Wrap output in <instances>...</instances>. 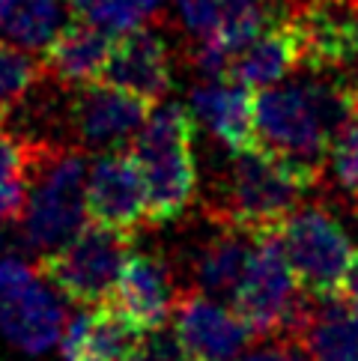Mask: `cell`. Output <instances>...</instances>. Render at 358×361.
<instances>
[{"mask_svg": "<svg viewBox=\"0 0 358 361\" xmlns=\"http://www.w3.org/2000/svg\"><path fill=\"white\" fill-rule=\"evenodd\" d=\"M350 99H352V114H355V120H358V75L350 81Z\"/></svg>", "mask_w": 358, "mask_h": 361, "instance_id": "1f68e13d", "label": "cell"}, {"mask_svg": "<svg viewBox=\"0 0 358 361\" xmlns=\"http://www.w3.org/2000/svg\"><path fill=\"white\" fill-rule=\"evenodd\" d=\"M24 203H27V179L0 185V227L16 224L24 212Z\"/></svg>", "mask_w": 358, "mask_h": 361, "instance_id": "f1b7e54d", "label": "cell"}, {"mask_svg": "<svg viewBox=\"0 0 358 361\" xmlns=\"http://www.w3.org/2000/svg\"><path fill=\"white\" fill-rule=\"evenodd\" d=\"M42 75L45 69L33 57V51L0 39V123H6L12 114L24 108V102L39 87Z\"/></svg>", "mask_w": 358, "mask_h": 361, "instance_id": "603a6c76", "label": "cell"}, {"mask_svg": "<svg viewBox=\"0 0 358 361\" xmlns=\"http://www.w3.org/2000/svg\"><path fill=\"white\" fill-rule=\"evenodd\" d=\"M161 4L164 0H96L84 16L105 33L120 36L140 27Z\"/></svg>", "mask_w": 358, "mask_h": 361, "instance_id": "d4e9b609", "label": "cell"}, {"mask_svg": "<svg viewBox=\"0 0 358 361\" xmlns=\"http://www.w3.org/2000/svg\"><path fill=\"white\" fill-rule=\"evenodd\" d=\"M66 311L60 293L42 278L39 266L18 251L0 254V334L21 353H48L57 346Z\"/></svg>", "mask_w": 358, "mask_h": 361, "instance_id": "8992f818", "label": "cell"}, {"mask_svg": "<svg viewBox=\"0 0 358 361\" xmlns=\"http://www.w3.org/2000/svg\"><path fill=\"white\" fill-rule=\"evenodd\" d=\"M42 147L45 144H36V140H27L0 126V185L30 179V167Z\"/></svg>", "mask_w": 358, "mask_h": 361, "instance_id": "484cf974", "label": "cell"}, {"mask_svg": "<svg viewBox=\"0 0 358 361\" xmlns=\"http://www.w3.org/2000/svg\"><path fill=\"white\" fill-rule=\"evenodd\" d=\"M176 18L195 42L236 51L268 21L263 0H176Z\"/></svg>", "mask_w": 358, "mask_h": 361, "instance_id": "ac0fdd59", "label": "cell"}, {"mask_svg": "<svg viewBox=\"0 0 358 361\" xmlns=\"http://www.w3.org/2000/svg\"><path fill=\"white\" fill-rule=\"evenodd\" d=\"M87 221L132 236L147 221V188L129 149H105L87 164Z\"/></svg>", "mask_w": 358, "mask_h": 361, "instance_id": "9c48e42d", "label": "cell"}, {"mask_svg": "<svg viewBox=\"0 0 358 361\" xmlns=\"http://www.w3.org/2000/svg\"><path fill=\"white\" fill-rule=\"evenodd\" d=\"M63 24V0H0V39L24 51H42Z\"/></svg>", "mask_w": 358, "mask_h": 361, "instance_id": "7402d4cb", "label": "cell"}, {"mask_svg": "<svg viewBox=\"0 0 358 361\" xmlns=\"http://www.w3.org/2000/svg\"><path fill=\"white\" fill-rule=\"evenodd\" d=\"M335 295H338L343 305H350L352 311H358V251H352L350 266H347V272H343L340 287H338Z\"/></svg>", "mask_w": 358, "mask_h": 361, "instance_id": "f546056e", "label": "cell"}, {"mask_svg": "<svg viewBox=\"0 0 358 361\" xmlns=\"http://www.w3.org/2000/svg\"><path fill=\"white\" fill-rule=\"evenodd\" d=\"M188 114L227 152L257 147L254 137V90L230 78H203L188 96Z\"/></svg>", "mask_w": 358, "mask_h": 361, "instance_id": "9a60e30c", "label": "cell"}, {"mask_svg": "<svg viewBox=\"0 0 358 361\" xmlns=\"http://www.w3.org/2000/svg\"><path fill=\"white\" fill-rule=\"evenodd\" d=\"M140 334L111 302H101L66 317L57 343L63 361H129Z\"/></svg>", "mask_w": 358, "mask_h": 361, "instance_id": "e0dca14e", "label": "cell"}, {"mask_svg": "<svg viewBox=\"0 0 358 361\" xmlns=\"http://www.w3.org/2000/svg\"><path fill=\"white\" fill-rule=\"evenodd\" d=\"M87 159L66 144H45L30 167L27 203L18 218L24 248L48 254L87 224L84 206Z\"/></svg>", "mask_w": 358, "mask_h": 361, "instance_id": "277c9868", "label": "cell"}, {"mask_svg": "<svg viewBox=\"0 0 358 361\" xmlns=\"http://www.w3.org/2000/svg\"><path fill=\"white\" fill-rule=\"evenodd\" d=\"M125 254L129 236L87 221L60 248L39 257V272L66 302L90 307L111 299Z\"/></svg>", "mask_w": 358, "mask_h": 361, "instance_id": "ba28073f", "label": "cell"}, {"mask_svg": "<svg viewBox=\"0 0 358 361\" xmlns=\"http://www.w3.org/2000/svg\"><path fill=\"white\" fill-rule=\"evenodd\" d=\"M179 295H183V290H179L173 269L164 257L129 248L108 302L137 331H149L168 326Z\"/></svg>", "mask_w": 358, "mask_h": 361, "instance_id": "4fadbf2b", "label": "cell"}, {"mask_svg": "<svg viewBox=\"0 0 358 361\" xmlns=\"http://www.w3.org/2000/svg\"><path fill=\"white\" fill-rule=\"evenodd\" d=\"M314 188L316 183L311 176L260 147L227 152L212 183L209 218L218 227H233L251 236L275 233Z\"/></svg>", "mask_w": 358, "mask_h": 361, "instance_id": "7a4b0ae2", "label": "cell"}, {"mask_svg": "<svg viewBox=\"0 0 358 361\" xmlns=\"http://www.w3.org/2000/svg\"><path fill=\"white\" fill-rule=\"evenodd\" d=\"M314 295H308L292 269L287 263L284 251L278 245L275 233L254 236L245 272L230 293L227 305L239 314V319L248 326L254 338L278 341V338H296L304 317L311 311Z\"/></svg>", "mask_w": 358, "mask_h": 361, "instance_id": "5b68a950", "label": "cell"}, {"mask_svg": "<svg viewBox=\"0 0 358 361\" xmlns=\"http://www.w3.org/2000/svg\"><path fill=\"white\" fill-rule=\"evenodd\" d=\"M239 361H311V358L302 350L299 341L278 338V341H268V343L257 346V350H248Z\"/></svg>", "mask_w": 358, "mask_h": 361, "instance_id": "83f0119b", "label": "cell"}, {"mask_svg": "<svg viewBox=\"0 0 358 361\" xmlns=\"http://www.w3.org/2000/svg\"><path fill=\"white\" fill-rule=\"evenodd\" d=\"M275 236L304 293L314 299H328L338 293L355 248L335 212L326 206L299 203L275 230Z\"/></svg>", "mask_w": 358, "mask_h": 361, "instance_id": "52a82bcc", "label": "cell"}, {"mask_svg": "<svg viewBox=\"0 0 358 361\" xmlns=\"http://www.w3.org/2000/svg\"><path fill=\"white\" fill-rule=\"evenodd\" d=\"M302 66L311 75H335L358 63V0H311L292 16Z\"/></svg>", "mask_w": 358, "mask_h": 361, "instance_id": "30bf717a", "label": "cell"}, {"mask_svg": "<svg viewBox=\"0 0 358 361\" xmlns=\"http://www.w3.org/2000/svg\"><path fill=\"white\" fill-rule=\"evenodd\" d=\"M171 319L173 334L197 361H239L254 341L233 307L195 290L179 295Z\"/></svg>", "mask_w": 358, "mask_h": 361, "instance_id": "7c38bea8", "label": "cell"}, {"mask_svg": "<svg viewBox=\"0 0 358 361\" xmlns=\"http://www.w3.org/2000/svg\"><path fill=\"white\" fill-rule=\"evenodd\" d=\"M129 361H197V358L185 350L173 331H164L161 326L140 334Z\"/></svg>", "mask_w": 358, "mask_h": 361, "instance_id": "4316f807", "label": "cell"}, {"mask_svg": "<svg viewBox=\"0 0 358 361\" xmlns=\"http://www.w3.org/2000/svg\"><path fill=\"white\" fill-rule=\"evenodd\" d=\"M113 36L96 27L90 18H75L42 48V69L60 87H84L99 81Z\"/></svg>", "mask_w": 358, "mask_h": 361, "instance_id": "d6986e66", "label": "cell"}, {"mask_svg": "<svg viewBox=\"0 0 358 361\" xmlns=\"http://www.w3.org/2000/svg\"><path fill=\"white\" fill-rule=\"evenodd\" d=\"M93 4H96V0H63V6H69L72 12H78V16H84V12Z\"/></svg>", "mask_w": 358, "mask_h": 361, "instance_id": "4dcf8cb0", "label": "cell"}, {"mask_svg": "<svg viewBox=\"0 0 358 361\" xmlns=\"http://www.w3.org/2000/svg\"><path fill=\"white\" fill-rule=\"evenodd\" d=\"M302 66V45L292 16L268 18L257 36L242 45L230 60V81L245 84L248 90H263L280 84Z\"/></svg>", "mask_w": 358, "mask_h": 361, "instance_id": "2e32d148", "label": "cell"}, {"mask_svg": "<svg viewBox=\"0 0 358 361\" xmlns=\"http://www.w3.org/2000/svg\"><path fill=\"white\" fill-rule=\"evenodd\" d=\"M328 185L340 200L358 209V120H350L331 140L316 185Z\"/></svg>", "mask_w": 358, "mask_h": 361, "instance_id": "cb8c5ba5", "label": "cell"}, {"mask_svg": "<svg viewBox=\"0 0 358 361\" xmlns=\"http://www.w3.org/2000/svg\"><path fill=\"white\" fill-rule=\"evenodd\" d=\"M99 81L125 90L149 105H159L173 87L171 48L164 36L152 27H144V24L129 33L113 36Z\"/></svg>", "mask_w": 358, "mask_h": 361, "instance_id": "5bb4252c", "label": "cell"}, {"mask_svg": "<svg viewBox=\"0 0 358 361\" xmlns=\"http://www.w3.org/2000/svg\"><path fill=\"white\" fill-rule=\"evenodd\" d=\"M75 90L78 93L69 102V128L78 144L90 149H117L135 137L152 111L149 102L101 81Z\"/></svg>", "mask_w": 358, "mask_h": 361, "instance_id": "8fae6325", "label": "cell"}, {"mask_svg": "<svg viewBox=\"0 0 358 361\" xmlns=\"http://www.w3.org/2000/svg\"><path fill=\"white\" fill-rule=\"evenodd\" d=\"M147 188V221L168 224L188 212L197 195L195 120L179 102H159L129 140Z\"/></svg>", "mask_w": 358, "mask_h": 361, "instance_id": "3957f363", "label": "cell"}, {"mask_svg": "<svg viewBox=\"0 0 358 361\" xmlns=\"http://www.w3.org/2000/svg\"><path fill=\"white\" fill-rule=\"evenodd\" d=\"M350 120V81L314 75L296 84H272L254 96V137L268 156L287 161L314 183L331 140Z\"/></svg>", "mask_w": 358, "mask_h": 361, "instance_id": "6da1fadb", "label": "cell"}, {"mask_svg": "<svg viewBox=\"0 0 358 361\" xmlns=\"http://www.w3.org/2000/svg\"><path fill=\"white\" fill-rule=\"evenodd\" d=\"M251 245H254L251 233H242V230H233V227H221V233L212 236L195 254V263H191L195 293L212 295V299H230V293H233L242 272H245Z\"/></svg>", "mask_w": 358, "mask_h": 361, "instance_id": "44dd1931", "label": "cell"}, {"mask_svg": "<svg viewBox=\"0 0 358 361\" xmlns=\"http://www.w3.org/2000/svg\"><path fill=\"white\" fill-rule=\"evenodd\" d=\"M292 341L302 343L311 361H358V311L338 295L314 299Z\"/></svg>", "mask_w": 358, "mask_h": 361, "instance_id": "ffe728a7", "label": "cell"}]
</instances>
